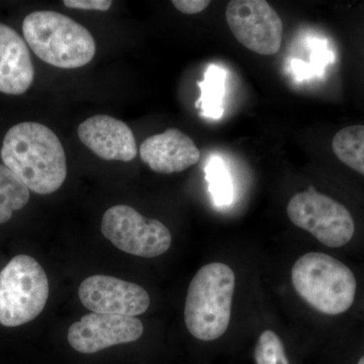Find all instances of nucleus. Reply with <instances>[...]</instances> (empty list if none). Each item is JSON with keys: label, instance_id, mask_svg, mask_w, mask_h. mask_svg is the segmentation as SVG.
I'll list each match as a JSON object with an SVG mask.
<instances>
[{"label": "nucleus", "instance_id": "1", "mask_svg": "<svg viewBox=\"0 0 364 364\" xmlns=\"http://www.w3.org/2000/svg\"><path fill=\"white\" fill-rule=\"evenodd\" d=\"M0 156L4 165L38 195H51L65 181V151L56 134L44 124L26 122L9 129Z\"/></svg>", "mask_w": 364, "mask_h": 364}, {"label": "nucleus", "instance_id": "2", "mask_svg": "<svg viewBox=\"0 0 364 364\" xmlns=\"http://www.w3.org/2000/svg\"><path fill=\"white\" fill-rule=\"evenodd\" d=\"M23 39L42 61L62 69L87 65L97 45L90 31L65 14L33 11L23 21Z\"/></svg>", "mask_w": 364, "mask_h": 364}, {"label": "nucleus", "instance_id": "3", "mask_svg": "<svg viewBox=\"0 0 364 364\" xmlns=\"http://www.w3.org/2000/svg\"><path fill=\"white\" fill-rule=\"evenodd\" d=\"M236 277L221 262L208 263L196 272L186 294L184 320L189 333L202 341H214L231 321Z\"/></svg>", "mask_w": 364, "mask_h": 364}, {"label": "nucleus", "instance_id": "4", "mask_svg": "<svg viewBox=\"0 0 364 364\" xmlns=\"http://www.w3.org/2000/svg\"><path fill=\"white\" fill-rule=\"evenodd\" d=\"M296 293L315 310L326 315H340L353 305L356 279L341 261L320 252L299 257L291 269Z\"/></svg>", "mask_w": 364, "mask_h": 364}, {"label": "nucleus", "instance_id": "5", "mask_svg": "<svg viewBox=\"0 0 364 364\" xmlns=\"http://www.w3.org/2000/svg\"><path fill=\"white\" fill-rule=\"evenodd\" d=\"M48 299L49 280L32 256H16L0 272V324L13 328L35 320Z\"/></svg>", "mask_w": 364, "mask_h": 364}, {"label": "nucleus", "instance_id": "6", "mask_svg": "<svg viewBox=\"0 0 364 364\" xmlns=\"http://www.w3.org/2000/svg\"><path fill=\"white\" fill-rule=\"evenodd\" d=\"M289 219L328 247L346 245L353 237L355 224L349 210L313 186L296 193L287 208Z\"/></svg>", "mask_w": 364, "mask_h": 364}, {"label": "nucleus", "instance_id": "7", "mask_svg": "<svg viewBox=\"0 0 364 364\" xmlns=\"http://www.w3.org/2000/svg\"><path fill=\"white\" fill-rule=\"evenodd\" d=\"M102 232L117 249L139 257H157L171 246L168 228L144 217L130 205L109 208L102 217Z\"/></svg>", "mask_w": 364, "mask_h": 364}, {"label": "nucleus", "instance_id": "8", "mask_svg": "<svg viewBox=\"0 0 364 364\" xmlns=\"http://www.w3.org/2000/svg\"><path fill=\"white\" fill-rule=\"evenodd\" d=\"M226 20L241 45L255 54L272 56L279 51L284 25L279 14L264 0H232Z\"/></svg>", "mask_w": 364, "mask_h": 364}, {"label": "nucleus", "instance_id": "9", "mask_svg": "<svg viewBox=\"0 0 364 364\" xmlns=\"http://www.w3.org/2000/svg\"><path fill=\"white\" fill-rule=\"evenodd\" d=\"M143 333V323L138 318L91 313L70 326L67 339L78 353L95 354L117 345L135 342Z\"/></svg>", "mask_w": 364, "mask_h": 364}, {"label": "nucleus", "instance_id": "10", "mask_svg": "<svg viewBox=\"0 0 364 364\" xmlns=\"http://www.w3.org/2000/svg\"><path fill=\"white\" fill-rule=\"evenodd\" d=\"M79 299L93 313L136 317L149 309V294L142 287L114 277L97 274L83 280Z\"/></svg>", "mask_w": 364, "mask_h": 364}, {"label": "nucleus", "instance_id": "11", "mask_svg": "<svg viewBox=\"0 0 364 364\" xmlns=\"http://www.w3.org/2000/svg\"><path fill=\"white\" fill-rule=\"evenodd\" d=\"M78 136L97 156L107 161L130 162L136 156L135 136L116 117L97 114L78 127Z\"/></svg>", "mask_w": 364, "mask_h": 364}, {"label": "nucleus", "instance_id": "12", "mask_svg": "<svg viewBox=\"0 0 364 364\" xmlns=\"http://www.w3.org/2000/svg\"><path fill=\"white\" fill-rule=\"evenodd\" d=\"M140 156L153 171L172 174L198 164L200 152L191 136L170 128L146 139L140 146Z\"/></svg>", "mask_w": 364, "mask_h": 364}, {"label": "nucleus", "instance_id": "13", "mask_svg": "<svg viewBox=\"0 0 364 364\" xmlns=\"http://www.w3.org/2000/svg\"><path fill=\"white\" fill-rule=\"evenodd\" d=\"M33 77L35 69L25 39L11 26L0 23V92L23 95Z\"/></svg>", "mask_w": 364, "mask_h": 364}, {"label": "nucleus", "instance_id": "14", "mask_svg": "<svg viewBox=\"0 0 364 364\" xmlns=\"http://www.w3.org/2000/svg\"><path fill=\"white\" fill-rule=\"evenodd\" d=\"M225 82L226 72L215 65L208 67L203 80L198 81L200 97L196 100V107L200 109L203 117L220 119L224 114Z\"/></svg>", "mask_w": 364, "mask_h": 364}, {"label": "nucleus", "instance_id": "15", "mask_svg": "<svg viewBox=\"0 0 364 364\" xmlns=\"http://www.w3.org/2000/svg\"><path fill=\"white\" fill-rule=\"evenodd\" d=\"M332 149L340 161L364 176V126L355 124L340 130L332 141Z\"/></svg>", "mask_w": 364, "mask_h": 364}, {"label": "nucleus", "instance_id": "16", "mask_svg": "<svg viewBox=\"0 0 364 364\" xmlns=\"http://www.w3.org/2000/svg\"><path fill=\"white\" fill-rule=\"evenodd\" d=\"M30 189L6 165L0 164V225L6 224L14 212L26 207Z\"/></svg>", "mask_w": 364, "mask_h": 364}, {"label": "nucleus", "instance_id": "17", "mask_svg": "<svg viewBox=\"0 0 364 364\" xmlns=\"http://www.w3.org/2000/svg\"><path fill=\"white\" fill-rule=\"evenodd\" d=\"M205 173L215 203L227 205L233 202V184L224 162L220 158L213 157L205 167Z\"/></svg>", "mask_w": 364, "mask_h": 364}, {"label": "nucleus", "instance_id": "18", "mask_svg": "<svg viewBox=\"0 0 364 364\" xmlns=\"http://www.w3.org/2000/svg\"><path fill=\"white\" fill-rule=\"evenodd\" d=\"M254 359L256 364H291L282 339L272 330L261 333L254 351Z\"/></svg>", "mask_w": 364, "mask_h": 364}, {"label": "nucleus", "instance_id": "19", "mask_svg": "<svg viewBox=\"0 0 364 364\" xmlns=\"http://www.w3.org/2000/svg\"><path fill=\"white\" fill-rule=\"evenodd\" d=\"M111 0H65L64 6L68 9H85V11H107L111 9Z\"/></svg>", "mask_w": 364, "mask_h": 364}, {"label": "nucleus", "instance_id": "20", "mask_svg": "<svg viewBox=\"0 0 364 364\" xmlns=\"http://www.w3.org/2000/svg\"><path fill=\"white\" fill-rule=\"evenodd\" d=\"M177 11L186 14L202 13L210 4L208 0H173L172 1Z\"/></svg>", "mask_w": 364, "mask_h": 364}, {"label": "nucleus", "instance_id": "21", "mask_svg": "<svg viewBox=\"0 0 364 364\" xmlns=\"http://www.w3.org/2000/svg\"><path fill=\"white\" fill-rule=\"evenodd\" d=\"M358 364H364V356H363V358L359 359V361H358Z\"/></svg>", "mask_w": 364, "mask_h": 364}]
</instances>
